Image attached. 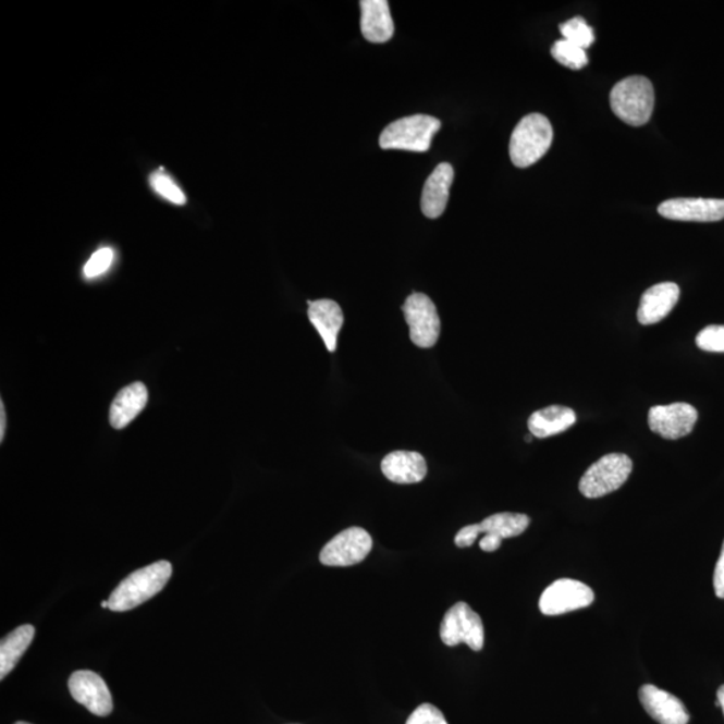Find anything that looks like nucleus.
Returning <instances> with one entry per match:
<instances>
[{"label":"nucleus","instance_id":"nucleus-1","mask_svg":"<svg viewBox=\"0 0 724 724\" xmlns=\"http://www.w3.org/2000/svg\"><path fill=\"white\" fill-rule=\"evenodd\" d=\"M171 576L172 565L168 561L155 562L133 572L110 594L109 611L126 612L140 606L160 593Z\"/></svg>","mask_w":724,"mask_h":724},{"label":"nucleus","instance_id":"nucleus-2","mask_svg":"<svg viewBox=\"0 0 724 724\" xmlns=\"http://www.w3.org/2000/svg\"><path fill=\"white\" fill-rule=\"evenodd\" d=\"M553 143V126L540 113L527 114L519 121L510 140V159L518 168L536 164Z\"/></svg>","mask_w":724,"mask_h":724},{"label":"nucleus","instance_id":"nucleus-3","mask_svg":"<svg viewBox=\"0 0 724 724\" xmlns=\"http://www.w3.org/2000/svg\"><path fill=\"white\" fill-rule=\"evenodd\" d=\"M611 107L618 119L633 126L646 125L654 108V90L650 79L641 75L619 81L611 91Z\"/></svg>","mask_w":724,"mask_h":724},{"label":"nucleus","instance_id":"nucleus-4","mask_svg":"<svg viewBox=\"0 0 724 724\" xmlns=\"http://www.w3.org/2000/svg\"><path fill=\"white\" fill-rule=\"evenodd\" d=\"M440 121L432 115L415 114L393 121L380 135L382 149H402L425 154L440 130Z\"/></svg>","mask_w":724,"mask_h":724},{"label":"nucleus","instance_id":"nucleus-5","mask_svg":"<svg viewBox=\"0 0 724 724\" xmlns=\"http://www.w3.org/2000/svg\"><path fill=\"white\" fill-rule=\"evenodd\" d=\"M634 463L624 454H610L590 466L579 480V491L589 500L615 492L627 482L633 474Z\"/></svg>","mask_w":724,"mask_h":724},{"label":"nucleus","instance_id":"nucleus-6","mask_svg":"<svg viewBox=\"0 0 724 724\" xmlns=\"http://www.w3.org/2000/svg\"><path fill=\"white\" fill-rule=\"evenodd\" d=\"M440 639L447 647L465 642L473 651L479 652L484 646V627L482 618L466 602H457L445 613L440 625Z\"/></svg>","mask_w":724,"mask_h":724},{"label":"nucleus","instance_id":"nucleus-7","mask_svg":"<svg viewBox=\"0 0 724 724\" xmlns=\"http://www.w3.org/2000/svg\"><path fill=\"white\" fill-rule=\"evenodd\" d=\"M405 321L409 327L410 341L421 349L437 345L440 335V318L437 306L426 294L414 293L403 305Z\"/></svg>","mask_w":724,"mask_h":724},{"label":"nucleus","instance_id":"nucleus-8","mask_svg":"<svg viewBox=\"0 0 724 724\" xmlns=\"http://www.w3.org/2000/svg\"><path fill=\"white\" fill-rule=\"evenodd\" d=\"M373 548L372 537L361 527L341 531L323 547L320 554L322 565L352 566L360 564Z\"/></svg>","mask_w":724,"mask_h":724},{"label":"nucleus","instance_id":"nucleus-9","mask_svg":"<svg viewBox=\"0 0 724 724\" xmlns=\"http://www.w3.org/2000/svg\"><path fill=\"white\" fill-rule=\"evenodd\" d=\"M593 590L576 579L562 578L544 589L540 599V610L547 616L565 615L592 605Z\"/></svg>","mask_w":724,"mask_h":724},{"label":"nucleus","instance_id":"nucleus-10","mask_svg":"<svg viewBox=\"0 0 724 724\" xmlns=\"http://www.w3.org/2000/svg\"><path fill=\"white\" fill-rule=\"evenodd\" d=\"M698 417V410L691 404L656 405L648 414V425H650L651 431L660 437L676 440L692 432Z\"/></svg>","mask_w":724,"mask_h":724},{"label":"nucleus","instance_id":"nucleus-11","mask_svg":"<svg viewBox=\"0 0 724 724\" xmlns=\"http://www.w3.org/2000/svg\"><path fill=\"white\" fill-rule=\"evenodd\" d=\"M69 691L75 702L85 705L91 714L108 716L113 711L112 694L96 672L75 671L69 679Z\"/></svg>","mask_w":724,"mask_h":724},{"label":"nucleus","instance_id":"nucleus-12","mask_svg":"<svg viewBox=\"0 0 724 724\" xmlns=\"http://www.w3.org/2000/svg\"><path fill=\"white\" fill-rule=\"evenodd\" d=\"M660 216L679 222H720L724 219V199H670L659 206Z\"/></svg>","mask_w":724,"mask_h":724},{"label":"nucleus","instance_id":"nucleus-13","mask_svg":"<svg viewBox=\"0 0 724 724\" xmlns=\"http://www.w3.org/2000/svg\"><path fill=\"white\" fill-rule=\"evenodd\" d=\"M639 698L648 714L660 724H688L686 705L679 698L653 685L640 688Z\"/></svg>","mask_w":724,"mask_h":724},{"label":"nucleus","instance_id":"nucleus-14","mask_svg":"<svg viewBox=\"0 0 724 724\" xmlns=\"http://www.w3.org/2000/svg\"><path fill=\"white\" fill-rule=\"evenodd\" d=\"M680 297V289L674 282L658 283L642 294L637 320L641 326H653L663 321L674 310Z\"/></svg>","mask_w":724,"mask_h":724},{"label":"nucleus","instance_id":"nucleus-15","mask_svg":"<svg viewBox=\"0 0 724 724\" xmlns=\"http://www.w3.org/2000/svg\"><path fill=\"white\" fill-rule=\"evenodd\" d=\"M454 182V168L442 163L427 179L421 194V211L427 218L437 219L447 207L450 188Z\"/></svg>","mask_w":724,"mask_h":724},{"label":"nucleus","instance_id":"nucleus-16","mask_svg":"<svg viewBox=\"0 0 724 724\" xmlns=\"http://www.w3.org/2000/svg\"><path fill=\"white\" fill-rule=\"evenodd\" d=\"M381 470L386 479L398 484L419 483L428 473L425 457L413 451H395L388 454L381 462Z\"/></svg>","mask_w":724,"mask_h":724},{"label":"nucleus","instance_id":"nucleus-17","mask_svg":"<svg viewBox=\"0 0 724 724\" xmlns=\"http://www.w3.org/2000/svg\"><path fill=\"white\" fill-rule=\"evenodd\" d=\"M360 5L364 38L372 44L388 42L395 34L390 3L386 0H363Z\"/></svg>","mask_w":724,"mask_h":724},{"label":"nucleus","instance_id":"nucleus-18","mask_svg":"<svg viewBox=\"0 0 724 724\" xmlns=\"http://www.w3.org/2000/svg\"><path fill=\"white\" fill-rule=\"evenodd\" d=\"M309 320L320 333L329 352L338 349V340L341 328L344 326V315L340 305L332 299L309 300Z\"/></svg>","mask_w":724,"mask_h":724},{"label":"nucleus","instance_id":"nucleus-19","mask_svg":"<svg viewBox=\"0 0 724 724\" xmlns=\"http://www.w3.org/2000/svg\"><path fill=\"white\" fill-rule=\"evenodd\" d=\"M148 390L140 381L133 382L113 400L109 410V421L115 430H123L147 407Z\"/></svg>","mask_w":724,"mask_h":724},{"label":"nucleus","instance_id":"nucleus-20","mask_svg":"<svg viewBox=\"0 0 724 724\" xmlns=\"http://www.w3.org/2000/svg\"><path fill=\"white\" fill-rule=\"evenodd\" d=\"M576 421L577 416L572 408L562 407V405H550V407L532 414L529 421H527V426H529L532 437L544 439L569 430Z\"/></svg>","mask_w":724,"mask_h":724},{"label":"nucleus","instance_id":"nucleus-21","mask_svg":"<svg viewBox=\"0 0 724 724\" xmlns=\"http://www.w3.org/2000/svg\"><path fill=\"white\" fill-rule=\"evenodd\" d=\"M34 636L36 628L26 624L4 637L0 645V679L3 680L16 667L23 653L30 647Z\"/></svg>","mask_w":724,"mask_h":724},{"label":"nucleus","instance_id":"nucleus-22","mask_svg":"<svg viewBox=\"0 0 724 724\" xmlns=\"http://www.w3.org/2000/svg\"><path fill=\"white\" fill-rule=\"evenodd\" d=\"M530 525V518L518 513H498L477 524L479 535H489L506 540V538L518 537L526 531Z\"/></svg>","mask_w":724,"mask_h":724},{"label":"nucleus","instance_id":"nucleus-23","mask_svg":"<svg viewBox=\"0 0 724 724\" xmlns=\"http://www.w3.org/2000/svg\"><path fill=\"white\" fill-rule=\"evenodd\" d=\"M562 37L567 42L578 46L584 50L590 48L594 42V32L581 16H575L560 26Z\"/></svg>","mask_w":724,"mask_h":724},{"label":"nucleus","instance_id":"nucleus-24","mask_svg":"<svg viewBox=\"0 0 724 724\" xmlns=\"http://www.w3.org/2000/svg\"><path fill=\"white\" fill-rule=\"evenodd\" d=\"M552 56L561 65L573 69V71H579L589 62L587 51L565 39H560L553 45Z\"/></svg>","mask_w":724,"mask_h":724},{"label":"nucleus","instance_id":"nucleus-25","mask_svg":"<svg viewBox=\"0 0 724 724\" xmlns=\"http://www.w3.org/2000/svg\"><path fill=\"white\" fill-rule=\"evenodd\" d=\"M150 185L155 189V193H158L161 198L167 199L168 201L175 203V205L182 206L187 199L183 191L179 188V185L172 181V179L165 173L156 172L150 176Z\"/></svg>","mask_w":724,"mask_h":724},{"label":"nucleus","instance_id":"nucleus-26","mask_svg":"<svg viewBox=\"0 0 724 724\" xmlns=\"http://www.w3.org/2000/svg\"><path fill=\"white\" fill-rule=\"evenodd\" d=\"M697 345L705 352L724 353V326L704 328L697 335Z\"/></svg>","mask_w":724,"mask_h":724},{"label":"nucleus","instance_id":"nucleus-27","mask_svg":"<svg viewBox=\"0 0 724 724\" xmlns=\"http://www.w3.org/2000/svg\"><path fill=\"white\" fill-rule=\"evenodd\" d=\"M114 253L112 248H101L91 255L88 263L85 265L84 274L86 278H96L103 274L112 265Z\"/></svg>","mask_w":724,"mask_h":724},{"label":"nucleus","instance_id":"nucleus-28","mask_svg":"<svg viewBox=\"0 0 724 724\" xmlns=\"http://www.w3.org/2000/svg\"><path fill=\"white\" fill-rule=\"evenodd\" d=\"M405 724H449L443 712L430 703L421 704L410 714Z\"/></svg>","mask_w":724,"mask_h":724},{"label":"nucleus","instance_id":"nucleus-29","mask_svg":"<svg viewBox=\"0 0 724 724\" xmlns=\"http://www.w3.org/2000/svg\"><path fill=\"white\" fill-rule=\"evenodd\" d=\"M479 537V530L477 524L468 525L463 527L462 530L457 531L455 537V544L457 548H470L474 542L477 541Z\"/></svg>","mask_w":724,"mask_h":724},{"label":"nucleus","instance_id":"nucleus-30","mask_svg":"<svg viewBox=\"0 0 724 724\" xmlns=\"http://www.w3.org/2000/svg\"><path fill=\"white\" fill-rule=\"evenodd\" d=\"M714 589H715V594L717 596V598L724 599V542H723L720 560H717L716 566H715Z\"/></svg>","mask_w":724,"mask_h":724},{"label":"nucleus","instance_id":"nucleus-31","mask_svg":"<svg viewBox=\"0 0 724 724\" xmlns=\"http://www.w3.org/2000/svg\"><path fill=\"white\" fill-rule=\"evenodd\" d=\"M502 541L501 538L486 535L482 540H480L479 547L483 552L492 553L501 548Z\"/></svg>","mask_w":724,"mask_h":724},{"label":"nucleus","instance_id":"nucleus-32","mask_svg":"<svg viewBox=\"0 0 724 724\" xmlns=\"http://www.w3.org/2000/svg\"><path fill=\"white\" fill-rule=\"evenodd\" d=\"M5 413H4V404L3 402H0V442H3L4 439V430H5Z\"/></svg>","mask_w":724,"mask_h":724},{"label":"nucleus","instance_id":"nucleus-33","mask_svg":"<svg viewBox=\"0 0 724 724\" xmlns=\"http://www.w3.org/2000/svg\"><path fill=\"white\" fill-rule=\"evenodd\" d=\"M717 703H720V707L723 710L724 714V686L717 689Z\"/></svg>","mask_w":724,"mask_h":724},{"label":"nucleus","instance_id":"nucleus-34","mask_svg":"<svg viewBox=\"0 0 724 724\" xmlns=\"http://www.w3.org/2000/svg\"><path fill=\"white\" fill-rule=\"evenodd\" d=\"M101 606H102V608H108V610H109V602H108V600H107V601H102V602H101Z\"/></svg>","mask_w":724,"mask_h":724},{"label":"nucleus","instance_id":"nucleus-35","mask_svg":"<svg viewBox=\"0 0 724 724\" xmlns=\"http://www.w3.org/2000/svg\"><path fill=\"white\" fill-rule=\"evenodd\" d=\"M15 724H32V723H27V722H16Z\"/></svg>","mask_w":724,"mask_h":724}]
</instances>
